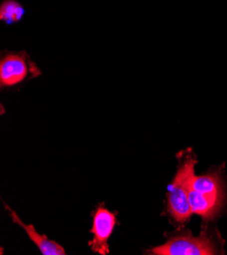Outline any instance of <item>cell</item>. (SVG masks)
<instances>
[{
    "label": "cell",
    "instance_id": "obj_4",
    "mask_svg": "<svg viewBox=\"0 0 227 255\" xmlns=\"http://www.w3.org/2000/svg\"><path fill=\"white\" fill-rule=\"evenodd\" d=\"M216 244L206 235L194 237L190 233L174 236L166 243L154 247V255H214L219 254Z\"/></svg>",
    "mask_w": 227,
    "mask_h": 255
},
{
    "label": "cell",
    "instance_id": "obj_1",
    "mask_svg": "<svg viewBox=\"0 0 227 255\" xmlns=\"http://www.w3.org/2000/svg\"><path fill=\"white\" fill-rule=\"evenodd\" d=\"M189 201L193 214L204 220H212L219 213L223 201L224 191L217 173L203 176L193 175L189 186Z\"/></svg>",
    "mask_w": 227,
    "mask_h": 255
},
{
    "label": "cell",
    "instance_id": "obj_3",
    "mask_svg": "<svg viewBox=\"0 0 227 255\" xmlns=\"http://www.w3.org/2000/svg\"><path fill=\"white\" fill-rule=\"evenodd\" d=\"M41 75V70L26 51H3L0 59V87L1 90L14 88Z\"/></svg>",
    "mask_w": 227,
    "mask_h": 255
},
{
    "label": "cell",
    "instance_id": "obj_2",
    "mask_svg": "<svg viewBox=\"0 0 227 255\" xmlns=\"http://www.w3.org/2000/svg\"><path fill=\"white\" fill-rule=\"evenodd\" d=\"M197 160L194 156L187 157L179 168L172 183L167 190V208L171 218L178 223H186L193 215L189 201V186Z\"/></svg>",
    "mask_w": 227,
    "mask_h": 255
},
{
    "label": "cell",
    "instance_id": "obj_6",
    "mask_svg": "<svg viewBox=\"0 0 227 255\" xmlns=\"http://www.w3.org/2000/svg\"><path fill=\"white\" fill-rule=\"evenodd\" d=\"M5 209L8 210L11 220L13 223L17 224L18 226H20L26 233L28 234L29 238L37 245V247L39 248L40 252L43 255H64L65 250L56 242L49 240L47 238V236L45 235H40L33 225H26L24 223H22V221L18 218V216L16 215L15 212H13L12 210H10L8 208L7 205H5Z\"/></svg>",
    "mask_w": 227,
    "mask_h": 255
},
{
    "label": "cell",
    "instance_id": "obj_5",
    "mask_svg": "<svg viewBox=\"0 0 227 255\" xmlns=\"http://www.w3.org/2000/svg\"><path fill=\"white\" fill-rule=\"evenodd\" d=\"M115 223V214L108 211L102 205L98 206L93 215V226L91 229L94 238L89 242V246L94 252L102 255L109 253L107 241L113 232Z\"/></svg>",
    "mask_w": 227,
    "mask_h": 255
},
{
    "label": "cell",
    "instance_id": "obj_7",
    "mask_svg": "<svg viewBox=\"0 0 227 255\" xmlns=\"http://www.w3.org/2000/svg\"><path fill=\"white\" fill-rule=\"evenodd\" d=\"M26 13V9L17 0H3L0 4V20L6 24L20 21Z\"/></svg>",
    "mask_w": 227,
    "mask_h": 255
}]
</instances>
